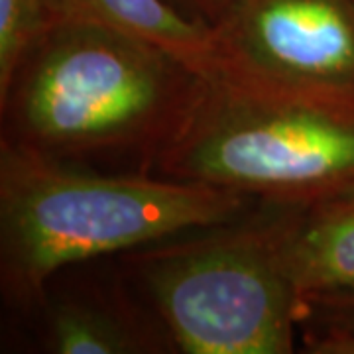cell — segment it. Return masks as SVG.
Here are the masks:
<instances>
[{
  "instance_id": "7c38bea8",
  "label": "cell",
  "mask_w": 354,
  "mask_h": 354,
  "mask_svg": "<svg viewBox=\"0 0 354 354\" xmlns=\"http://www.w3.org/2000/svg\"><path fill=\"white\" fill-rule=\"evenodd\" d=\"M327 201H341V203H354V185L353 187H348V189H344L339 195H335V197H330ZM323 203V201H321Z\"/></svg>"
},
{
  "instance_id": "7a4b0ae2",
  "label": "cell",
  "mask_w": 354,
  "mask_h": 354,
  "mask_svg": "<svg viewBox=\"0 0 354 354\" xmlns=\"http://www.w3.org/2000/svg\"><path fill=\"white\" fill-rule=\"evenodd\" d=\"M201 81L150 39L55 18L0 97L2 140L67 164L136 153L146 171Z\"/></svg>"
},
{
  "instance_id": "30bf717a",
  "label": "cell",
  "mask_w": 354,
  "mask_h": 354,
  "mask_svg": "<svg viewBox=\"0 0 354 354\" xmlns=\"http://www.w3.org/2000/svg\"><path fill=\"white\" fill-rule=\"evenodd\" d=\"M313 321L317 327L354 330V293L323 297L305 304L304 323Z\"/></svg>"
},
{
  "instance_id": "52a82bcc",
  "label": "cell",
  "mask_w": 354,
  "mask_h": 354,
  "mask_svg": "<svg viewBox=\"0 0 354 354\" xmlns=\"http://www.w3.org/2000/svg\"><path fill=\"white\" fill-rule=\"evenodd\" d=\"M281 256L304 304L354 293V203L297 205Z\"/></svg>"
},
{
  "instance_id": "8fae6325",
  "label": "cell",
  "mask_w": 354,
  "mask_h": 354,
  "mask_svg": "<svg viewBox=\"0 0 354 354\" xmlns=\"http://www.w3.org/2000/svg\"><path fill=\"white\" fill-rule=\"evenodd\" d=\"M169 2L183 14L213 28L228 0H169Z\"/></svg>"
},
{
  "instance_id": "277c9868",
  "label": "cell",
  "mask_w": 354,
  "mask_h": 354,
  "mask_svg": "<svg viewBox=\"0 0 354 354\" xmlns=\"http://www.w3.org/2000/svg\"><path fill=\"white\" fill-rule=\"evenodd\" d=\"M297 205L262 203L232 223L124 252L152 313L187 354H290L305 304L283 266Z\"/></svg>"
},
{
  "instance_id": "3957f363",
  "label": "cell",
  "mask_w": 354,
  "mask_h": 354,
  "mask_svg": "<svg viewBox=\"0 0 354 354\" xmlns=\"http://www.w3.org/2000/svg\"><path fill=\"white\" fill-rule=\"evenodd\" d=\"M146 171L276 205L327 201L354 185V99L203 77Z\"/></svg>"
},
{
  "instance_id": "9c48e42d",
  "label": "cell",
  "mask_w": 354,
  "mask_h": 354,
  "mask_svg": "<svg viewBox=\"0 0 354 354\" xmlns=\"http://www.w3.org/2000/svg\"><path fill=\"white\" fill-rule=\"evenodd\" d=\"M53 20L46 0H0V97Z\"/></svg>"
},
{
  "instance_id": "5b68a950",
  "label": "cell",
  "mask_w": 354,
  "mask_h": 354,
  "mask_svg": "<svg viewBox=\"0 0 354 354\" xmlns=\"http://www.w3.org/2000/svg\"><path fill=\"white\" fill-rule=\"evenodd\" d=\"M213 39L216 73L354 99V0H228Z\"/></svg>"
},
{
  "instance_id": "8992f818",
  "label": "cell",
  "mask_w": 354,
  "mask_h": 354,
  "mask_svg": "<svg viewBox=\"0 0 354 354\" xmlns=\"http://www.w3.org/2000/svg\"><path fill=\"white\" fill-rule=\"evenodd\" d=\"M39 344L53 354H158L174 348L158 319L130 299L64 297L48 301Z\"/></svg>"
},
{
  "instance_id": "ba28073f",
  "label": "cell",
  "mask_w": 354,
  "mask_h": 354,
  "mask_svg": "<svg viewBox=\"0 0 354 354\" xmlns=\"http://www.w3.org/2000/svg\"><path fill=\"white\" fill-rule=\"evenodd\" d=\"M55 18L111 26L162 46L203 77L216 73L213 28L169 0H46Z\"/></svg>"
},
{
  "instance_id": "6da1fadb",
  "label": "cell",
  "mask_w": 354,
  "mask_h": 354,
  "mask_svg": "<svg viewBox=\"0 0 354 354\" xmlns=\"http://www.w3.org/2000/svg\"><path fill=\"white\" fill-rule=\"evenodd\" d=\"M264 201L156 174L106 176L0 142V283L38 307L67 266L232 223Z\"/></svg>"
}]
</instances>
